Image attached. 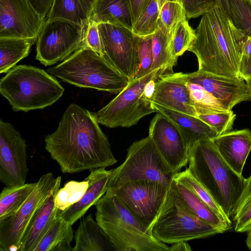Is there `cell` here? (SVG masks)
Segmentation results:
<instances>
[{"label": "cell", "mask_w": 251, "mask_h": 251, "mask_svg": "<svg viewBox=\"0 0 251 251\" xmlns=\"http://www.w3.org/2000/svg\"><path fill=\"white\" fill-rule=\"evenodd\" d=\"M90 14L82 0H54L46 20H64L87 27Z\"/></svg>", "instance_id": "4316f807"}, {"label": "cell", "mask_w": 251, "mask_h": 251, "mask_svg": "<svg viewBox=\"0 0 251 251\" xmlns=\"http://www.w3.org/2000/svg\"><path fill=\"white\" fill-rule=\"evenodd\" d=\"M99 124L97 113L71 103L57 129L46 136L45 149L63 173L106 168L118 162Z\"/></svg>", "instance_id": "6da1fadb"}, {"label": "cell", "mask_w": 251, "mask_h": 251, "mask_svg": "<svg viewBox=\"0 0 251 251\" xmlns=\"http://www.w3.org/2000/svg\"><path fill=\"white\" fill-rule=\"evenodd\" d=\"M220 135L230 131L236 118L231 110L199 114L197 116Z\"/></svg>", "instance_id": "ab89813d"}, {"label": "cell", "mask_w": 251, "mask_h": 251, "mask_svg": "<svg viewBox=\"0 0 251 251\" xmlns=\"http://www.w3.org/2000/svg\"><path fill=\"white\" fill-rule=\"evenodd\" d=\"M72 251H115L109 238L92 214L80 219Z\"/></svg>", "instance_id": "603a6c76"}, {"label": "cell", "mask_w": 251, "mask_h": 251, "mask_svg": "<svg viewBox=\"0 0 251 251\" xmlns=\"http://www.w3.org/2000/svg\"><path fill=\"white\" fill-rule=\"evenodd\" d=\"M185 18V11L179 0H161L159 28L169 35L176 24Z\"/></svg>", "instance_id": "8d00e7d4"}, {"label": "cell", "mask_w": 251, "mask_h": 251, "mask_svg": "<svg viewBox=\"0 0 251 251\" xmlns=\"http://www.w3.org/2000/svg\"><path fill=\"white\" fill-rule=\"evenodd\" d=\"M85 4L90 13L97 0H82ZM91 15V14H90Z\"/></svg>", "instance_id": "c3c4849f"}, {"label": "cell", "mask_w": 251, "mask_h": 251, "mask_svg": "<svg viewBox=\"0 0 251 251\" xmlns=\"http://www.w3.org/2000/svg\"><path fill=\"white\" fill-rule=\"evenodd\" d=\"M37 182L4 187L0 194V220L17 212L34 189Z\"/></svg>", "instance_id": "f546056e"}, {"label": "cell", "mask_w": 251, "mask_h": 251, "mask_svg": "<svg viewBox=\"0 0 251 251\" xmlns=\"http://www.w3.org/2000/svg\"><path fill=\"white\" fill-rule=\"evenodd\" d=\"M231 218L236 232H247L251 230V175L245 180L243 190Z\"/></svg>", "instance_id": "4dcf8cb0"}, {"label": "cell", "mask_w": 251, "mask_h": 251, "mask_svg": "<svg viewBox=\"0 0 251 251\" xmlns=\"http://www.w3.org/2000/svg\"><path fill=\"white\" fill-rule=\"evenodd\" d=\"M111 172L107 190L128 181L149 180L171 185L175 175L168 168L151 137L133 142L124 161Z\"/></svg>", "instance_id": "52a82bcc"}, {"label": "cell", "mask_w": 251, "mask_h": 251, "mask_svg": "<svg viewBox=\"0 0 251 251\" xmlns=\"http://www.w3.org/2000/svg\"><path fill=\"white\" fill-rule=\"evenodd\" d=\"M149 0H129L132 10L133 24Z\"/></svg>", "instance_id": "f6af8a7d"}, {"label": "cell", "mask_w": 251, "mask_h": 251, "mask_svg": "<svg viewBox=\"0 0 251 251\" xmlns=\"http://www.w3.org/2000/svg\"><path fill=\"white\" fill-rule=\"evenodd\" d=\"M96 221L115 251H170L156 239L115 195L106 193L95 204Z\"/></svg>", "instance_id": "277c9868"}, {"label": "cell", "mask_w": 251, "mask_h": 251, "mask_svg": "<svg viewBox=\"0 0 251 251\" xmlns=\"http://www.w3.org/2000/svg\"><path fill=\"white\" fill-rule=\"evenodd\" d=\"M188 82L199 85L213 98L232 110L238 103L251 100L246 82L233 78L198 70L185 74Z\"/></svg>", "instance_id": "e0dca14e"}, {"label": "cell", "mask_w": 251, "mask_h": 251, "mask_svg": "<svg viewBox=\"0 0 251 251\" xmlns=\"http://www.w3.org/2000/svg\"><path fill=\"white\" fill-rule=\"evenodd\" d=\"M111 172V170H107L105 168L91 170L85 178L89 185L82 198L65 210L57 211V217H60L73 225L83 217L88 210L105 194Z\"/></svg>", "instance_id": "44dd1931"}, {"label": "cell", "mask_w": 251, "mask_h": 251, "mask_svg": "<svg viewBox=\"0 0 251 251\" xmlns=\"http://www.w3.org/2000/svg\"><path fill=\"white\" fill-rule=\"evenodd\" d=\"M158 75H163L161 69L129 80L117 96L98 111L99 123L110 128L129 127L144 116L155 112L151 101L145 97L143 92L146 84Z\"/></svg>", "instance_id": "ba28073f"}, {"label": "cell", "mask_w": 251, "mask_h": 251, "mask_svg": "<svg viewBox=\"0 0 251 251\" xmlns=\"http://www.w3.org/2000/svg\"><path fill=\"white\" fill-rule=\"evenodd\" d=\"M244 0V1H246L251 2V0Z\"/></svg>", "instance_id": "f5cc1de1"}, {"label": "cell", "mask_w": 251, "mask_h": 251, "mask_svg": "<svg viewBox=\"0 0 251 251\" xmlns=\"http://www.w3.org/2000/svg\"><path fill=\"white\" fill-rule=\"evenodd\" d=\"M35 11L46 20L54 0H27Z\"/></svg>", "instance_id": "7bdbcfd3"}, {"label": "cell", "mask_w": 251, "mask_h": 251, "mask_svg": "<svg viewBox=\"0 0 251 251\" xmlns=\"http://www.w3.org/2000/svg\"><path fill=\"white\" fill-rule=\"evenodd\" d=\"M46 19L27 0H0V38H17L34 44Z\"/></svg>", "instance_id": "2e32d148"}, {"label": "cell", "mask_w": 251, "mask_h": 251, "mask_svg": "<svg viewBox=\"0 0 251 251\" xmlns=\"http://www.w3.org/2000/svg\"><path fill=\"white\" fill-rule=\"evenodd\" d=\"M85 45L103 56L100 34L98 28V24L92 20H90L87 28Z\"/></svg>", "instance_id": "b9f144b4"}, {"label": "cell", "mask_w": 251, "mask_h": 251, "mask_svg": "<svg viewBox=\"0 0 251 251\" xmlns=\"http://www.w3.org/2000/svg\"><path fill=\"white\" fill-rule=\"evenodd\" d=\"M61 177L55 183L45 201L29 222L21 241L18 251H34L39 242L57 218L56 196L60 188Z\"/></svg>", "instance_id": "d6986e66"}, {"label": "cell", "mask_w": 251, "mask_h": 251, "mask_svg": "<svg viewBox=\"0 0 251 251\" xmlns=\"http://www.w3.org/2000/svg\"><path fill=\"white\" fill-rule=\"evenodd\" d=\"M174 180L185 186L224 218L231 222L206 189L191 175L187 168L175 174Z\"/></svg>", "instance_id": "d590c367"}, {"label": "cell", "mask_w": 251, "mask_h": 251, "mask_svg": "<svg viewBox=\"0 0 251 251\" xmlns=\"http://www.w3.org/2000/svg\"><path fill=\"white\" fill-rule=\"evenodd\" d=\"M167 108L197 117L191 100L185 74L161 75L157 78L151 100Z\"/></svg>", "instance_id": "ac0fdd59"}, {"label": "cell", "mask_w": 251, "mask_h": 251, "mask_svg": "<svg viewBox=\"0 0 251 251\" xmlns=\"http://www.w3.org/2000/svg\"><path fill=\"white\" fill-rule=\"evenodd\" d=\"M228 14L237 27L251 36V2L228 0Z\"/></svg>", "instance_id": "74e56055"}, {"label": "cell", "mask_w": 251, "mask_h": 251, "mask_svg": "<svg viewBox=\"0 0 251 251\" xmlns=\"http://www.w3.org/2000/svg\"><path fill=\"white\" fill-rule=\"evenodd\" d=\"M90 20L106 23L132 30L133 21L129 0H97Z\"/></svg>", "instance_id": "d4e9b609"}, {"label": "cell", "mask_w": 251, "mask_h": 251, "mask_svg": "<svg viewBox=\"0 0 251 251\" xmlns=\"http://www.w3.org/2000/svg\"><path fill=\"white\" fill-rule=\"evenodd\" d=\"M64 91L55 77L30 65L15 66L0 81V94L15 111L44 109L57 101Z\"/></svg>", "instance_id": "5b68a950"}, {"label": "cell", "mask_w": 251, "mask_h": 251, "mask_svg": "<svg viewBox=\"0 0 251 251\" xmlns=\"http://www.w3.org/2000/svg\"><path fill=\"white\" fill-rule=\"evenodd\" d=\"M161 0H149L134 22L133 32L138 36L154 34L159 28Z\"/></svg>", "instance_id": "1f68e13d"}, {"label": "cell", "mask_w": 251, "mask_h": 251, "mask_svg": "<svg viewBox=\"0 0 251 251\" xmlns=\"http://www.w3.org/2000/svg\"><path fill=\"white\" fill-rule=\"evenodd\" d=\"M153 63L151 71L161 69L163 75L174 73L177 58L172 52L169 42V35L160 28L152 35Z\"/></svg>", "instance_id": "f1b7e54d"}, {"label": "cell", "mask_w": 251, "mask_h": 251, "mask_svg": "<svg viewBox=\"0 0 251 251\" xmlns=\"http://www.w3.org/2000/svg\"><path fill=\"white\" fill-rule=\"evenodd\" d=\"M149 135L173 174L188 164L189 150L180 129L172 120L157 113L151 122Z\"/></svg>", "instance_id": "9a60e30c"}, {"label": "cell", "mask_w": 251, "mask_h": 251, "mask_svg": "<svg viewBox=\"0 0 251 251\" xmlns=\"http://www.w3.org/2000/svg\"><path fill=\"white\" fill-rule=\"evenodd\" d=\"M240 77L245 80L251 77V56L242 55L239 65Z\"/></svg>", "instance_id": "ee69618b"}, {"label": "cell", "mask_w": 251, "mask_h": 251, "mask_svg": "<svg viewBox=\"0 0 251 251\" xmlns=\"http://www.w3.org/2000/svg\"><path fill=\"white\" fill-rule=\"evenodd\" d=\"M221 5L225 8V10L228 9V0H219Z\"/></svg>", "instance_id": "816d5d0a"}, {"label": "cell", "mask_w": 251, "mask_h": 251, "mask_svg": "<svg viewBox=\"0 0 251 251\" xmlns=\"http://www.w3.org/2000/svg\"><path fill=\"white\" fill-rule=\"evenodd\" d=\"M185 11L186 19L195 18L208 12L220 4L219 0H179Z\"/></svg>", "instance_id": "60d3db41"}, {"label": "cell", "mask_w": 251, "mask_h": 251, "mask_svg": "<svg viewBox=\"0 0 251 251\" xmlns=\"http://www.w3.org/2000/svg\"><path fill=\"white\" fill-rule=\"evenodd\" d=\"M25 140L10 123L0 119V181L5 186L25 183L28 173Z\"/></svg>", "instance_id": "5bb4252c"}, {"label": "cell", "mask_w": 251, "mask_h": 251, "mask_svg": "<svg viewBox=\"0 0 251 251\" xmlns=\"http://www.w3.org/2000/svg\"><path fill=\"white\" fill-rule=\"evenodd\" d=\"M172 188L171 197L151 229L154 238L172 244L223 233L192 214L178 199L173 182Z\"/></svg>", "instance_id": "9c48e42d"}, {"label": "cell", "mask_w": 251, "mask_h": 251, "mask_svg": "<svg viewBox=\"0 0 251 251\" xmlns=\"http://www.w3.org/2000/svg\"><path fill=\"white\" fill-rule=\"evenodd\" d=\"M151 104L155 112L167 117L179 127L189 151L196 143L212 140L218 136L212 127L198 117L172 110L154 102Z\"/></svg>", "instance_id": "7402d4cb"}, {"label": "cell", "mask_w": 251, "mask_h": 251, "mask_svg": "<svg viewBox=\"0 0 251 251\" xmlns=\"http://www.w3.org/2000/svg\"><path fill=\"white\" fill-rule=\"evenodd\" d=\"M47 71L75 86L112 94H119L129 81L104 57L86 45Z\"/></svg>", "instance_id": "8992f818"}, {"label": "cell", "mask_w": 251, "mask_h": 251, "mask_svg": "<svg viewBox=\"0 0 251 251\" xmlns=\"http://www.w3.org/2000/svg\"><path fill=\"white\" fill-rule=\"evenodd\" d=\"M173 186L180 202L196 217L223 232L232 228L231 222L224 218L185 186L175 180Z\"/></svg>", "instance_id": "cb8c5ba5"}, {"label": "cell", "mask_w": 251, "mask_h": 251, "mask_svg": "<svg viewBox=\"0 0 251 251\" xmlns=\"http://www.w3.org/2000/svg\"><path fill=\"white\" fill-rule=\"evenodd\" d=\"M218 151L228 165L242 175L251 151V131L249 129L230 131L212 139Z\"/></svg>", "instance_id": "ffe728a7"}, {"label": "cell", "mask_w": 251, "mask_h": 251, "mask_svg": "<svg viewBox=\"0 0 251 251\" xmlns=\"http://www.w3.org/2000/svg\"><path fill=\"white\" fill-rule=\"evenodd\" d=\"M33 44L17 38H0V73H6L28 56Z\"/></svg>", "instance_id": "83f0119b"}, {"label": "cell", "mask_w": 251, "mask_h": 251, "mask_svg": "<svg viewBox=\"0 0 251 251\" xmlns=\"http://www.w3.org/2000/svg\"><path fill=\"white\" fill-rule=\"evenodd\" d=\"M191 100L198 115L231 110L213 98L199 85L187 81Z\"/></svg>", "instance_id": "d6a6232c"}, {"label": "cell", "mask_w": 251, "mask_h": 251, "mask_svg": "<svg viewBox=\"0 0 251 251\" xmlns=\"http://www.w3.org/2000/svg\"><path fill=\"white\" fill-rule=\"evenodd\" d=\"M190 246L186 241H180L172 244L170 251H192Z\"/></svg>", "instance_id": "bcb514c9"}, {"label": "cell", "mask_w": 251, "mask_h": 251, "mask_svg": "<svg viewBox=\"0 0 251 251\" xmlns=\"http://www.w3.org/2000/svg\"><path fill=\"white\" fill-rule=\"evenodd\" d=\"M195 38V30L186 18L179 21L169 34V42L173 55L177 58L188 50Z\"/></svg>", "instance_id": "836d02e7"}, {"label": "cell", "mask_w": 251, "mask_h": 251, "mask_svg": "<svg viewBox=\"0 0 251 251\" xmlns=\"http://www.w3.org/2000/svg\"><path fill=\"white\" fill-rule=\"evenodd\" d=\"M88 185L86 179L81 181L71 180L66 183L56 196L55 203L57 211H63L80 201Z\"/></svg>", "instance_id": "e575fe53"}, {"label": "cell", "mask_w": 251, "mask_h": 251, "mask_svg": "<svg viewBox=\"0 0 251 251\" xmlns=\"http://www.w3.org/2000/svg\"><path fill=\"white\" fill-rule=\"evenodd\" d=\"M104 57L121 73L134 79L138 70V37L132 30L106 23L98 24Z\"/></svg>", "instance_id": "4fadbf2b"}, {"label": "cell", "mask_w": 251, "mask_h": 251, "mask_svg": "<svg viewBox=\"0 0 251 251\" xmlns=\"http://www.w3.org/2000/svg\"><path fill=\"white\" fill-rule=\"evenodd\" d=\"M246 37L219 4L202 15L188 51L197 56L198 70L240 78L239 65Z\"/></svg>", "instance_id": "7a4b0ae2"}, {"label": "cell", "mask_w": 251, "mask_h": 251, "mask_svg": "<svg viewBox=\"0 0 251 251\" xmlns=\"http://www.w3.org/2000/svg\"><path fill=\"white\" fill-rule=\"evenodd\" d=\"M73 225L57 217L34 251H72Z\"/></svg>", "instance_id": "484cf974"}, {"label": "cell", "mask_w": 251, "mask_h": 251, "mask_svg": "<svg viewBox=\"0 0 251 251\" xmlns=\"http://www.w3.org/2000/svg\"><path fill=\"white\" fill-rule=\"evenodd\" d=\"M56 181L52 173L42 176L27 199L15 214L0 220V251H18L24 232Z\"/></svg>", "instance_id": "7c38bea8"}, {"label": "cell", "mask_w": 251, "mask_h": 251, "mask_svg": "<svg viewBox=\"0 0 251 251\" xmlns=\"http://www.w3.org/2000/svg\"><path fill=\"white\" fill-rule=\"evenodd\" d=\"M87 27L61 20H46L36 41V59L45 66L66 59L85 46Z\"/></svg>", "instance_id": "8fae6325"}, {"label": "cell", "mask_w": 251, "mask_h": 251, "mask_svg": "<svg viewBox=\"0 0 251 251\" xmlns=\"http://www.w3.org/2000/svg\"><path fill=\"white\" fill-rule=\"evenodd\" d=\"M251 100V77L245 80Z\"/></svg>", "instance_id": "f907efd6"}, {"label": "cell", "mask_w": 251, "mask_h": 251, "mask_svg": "<svg viewBox=\"0 0 251 251\" xmlns=\"http://www.w3.org/2000/svg\"><path fill=\"white\" fill-rule=\"evenodd\" d=\"M171 185L149 180L128 181L106 193L116 195L139 221L151 232L157 218L169 201Z\"/></svg>", "instance_id": "30bf717a"}, {"label": "cell", "mask_w": 251, "mask_h": 251, "mask_svg": "<svg viewBox=\"0 0 251 251\" xmlns=\"http://www.w3.org/2000/svg\"><path fill=\"white\" fill-rule=\"evenodd\" d=\"M242 55L251 56V36L246 37L243 47Z\"/></svg>", "instance_id": "7dc6e473"}, {"label": "cell", "mask_w": 251, "mask_h": 251, "mask_svg": "<svg viewBox=\"0 0 251 251\" xmlns=\"http://www.w3.org/2000/svg\"><path fill=\"white\" fill-rule=\"evenodd\" d=\"M246 245L248 249L251 251V230L247 232Z\"/></svg>", "instance_id": "681fc988"}, {"label": "cell", "mask_w": 251, "mask_h": 251, "mask_svg": "<svg viewBox=\"0 0 251 251\" xmlns=\"http://www.w3.org/2000/svg\"><path fill=\"white\" fill-rule=\"evenodd\" d=\"M187 169L231 220L245 178L225 161L212 140L198 142L191 148Z\"/></svg>", "instance_id": "3957f363"}, {"label": "cell", "mask_w": 251, "mask_h": 251, "mask_svg": "<svg viewBox=\"0 0 251 251\" xmlns=\"http://www.w3.org/2000/svg\"><path fill=\"white\" fill-rule=\"evenodd\" d=\"M152 63V35L138 36V70L134 79L140 78L151 72Z\"/></svg>", "instance_id": "f35d334b"}]
</instances>
